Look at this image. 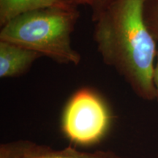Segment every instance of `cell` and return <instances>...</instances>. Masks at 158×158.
Here are the masks:
<instances>
[{
	"label": "cell",
	"mask_w": 158,
	"mask_h": 158,
	"mask_svg": "<svg viewBox=\"0 0 158 158\" xmlns=\"http://www.w3.org/2000/svg\"><path fill=\"white\" fill-rule=\"evenodd\" d=\"M80 16L77 7H51L25 13L0 30V40L35 51L61 64L78 65L81 55L73 48L71 35Z\"/></svg>",
	"instance_id": "7a4b0ae2"
},
{
	"label": "cell",
	"mask_w": 158,
	"mask_h": 158,
	"mask_svg": "<svg viewBox=\"0 0 158 158\" xmlns=\"http://www.w3.org/2000/svg\"><path fill=\"white\" fill-rule=\"evenodd\" d=\"M40 56L35 51L0 40V77L13 78L26 73Z\"/></svg>",
	"instance_id": "5b68a950"
},
{
	"label": "cell",
	"mask_w": 158,
	"mask_h": 158,
	"mask_svg": "<svg viewBox=\"0 0 158 158\" xmlns=\"http://www.w3.org/2000/svg\"><path fill=\"white\" fill-rule=\"evenodd\" d=\"M114 0H92L90 7L92 11V21H94Z\"/></svg>",
	"instance_id": "ba28073f"
},
{
	"label": "cell",
	"mask_w": 158,
	"mask_h": 158,
	"mask_svg": "<svg viewBox=\"0 0 158 158\" xmlns=\"http://www.w3.org/2000/svg\"><path fill=\"white\" fill-rule=\"evenodd\" d=\"M146 2L114 0L94 21V40L105 64L115 69L140 98L152 100L158 48L145 21Z\"/></svg>",
	"instance_id": "6da1fadb"
},
{
	"label": "cell",
	"mask_w": 158,
	"mask_h": 158,
	"mask_svg": "<svg viewBox=\"0 0 158 158\" xmlns=\"http://www.w3.org/2000/svg\"><path fill=\"white\" fill-rule=\"evenodd\" d=\"M61 1L72 7H77V6L78 5H88L90 7L92 0H61Z\"/></svg>",
	"instance_id": "9c48e42d"
},
{
	"label": "cell",
	"mask_w": 158,
	"mask_h": 158,
	"mask_svg": "<svg viewBox=\"0 0 158 158\" xmlns=\"http://www.w3.org/2000/svg\"><path fill=\"white\" fill-rule=\"evenodd\" d=\"M0 158H119L111 152H84L72 147L54 150L29 141H18L4 144L0 148Z\"/></svg>",
	"instance_id": "277c9868"
},
{
	"label": "cell",
	"mask_w": 158,
	"mask_h": 158,
	"mask_svg": "<svg viewBox=\"0 0 158 158\" xmlns=\"http://www.w3.org/2000/svg\"><path fill=\"white\" fill-rule=\"evenodd\" d=\"M144 16L148 28L158 41V0H147Z\"/></svg>",
	"instance_id": "52a82bcc"
},
{
	"label": "cell",
	"mask_w": 158,
	"mask_h": 158,
	"mask_svg": "<svg viewBox=\"0 0 158 158\" xmlns=\"http://www.w3.org/2000/svg\"><path fill=\"white\" fill-rule=\"evenodd\" d=\"M51 7H72V6L61 0H0V26L2 27L25 13Z\"/></svg>",
	"instance_id": "8992f818"
},
{
	"label": "cell",
	"mask_w": 158,
	"mask_h": 158,
	"mask_svg": "<svg viewBox=\"0 0 158 158\" xmlns=\"http://www.w3.org/2000/svg\"><path fill=\"white\" fill-rule=\"evenodd\" d=\"M154 84L156 89V99L158 100V50L156 57L155 70H154Z\"/></svg>",
	"instance_id": "30bf717a"
},
{
	"label": "cell",
	"mask_w": 158,
	"mask_h": 158,
	"mask_svg": "<svg viewBox=\"0 0 158 158\" xmlns=\"http://www.w3.org/2000/svg\"><path fill=\"white\" fill-rule=\"evenodd\" d=\"M110 114L102 99L92 89L84 87L71 97L62 116V129L71 141L89 144L108 130Z\"/></svg>",
	"instance_id": "3957f363"
}]
</instances>
